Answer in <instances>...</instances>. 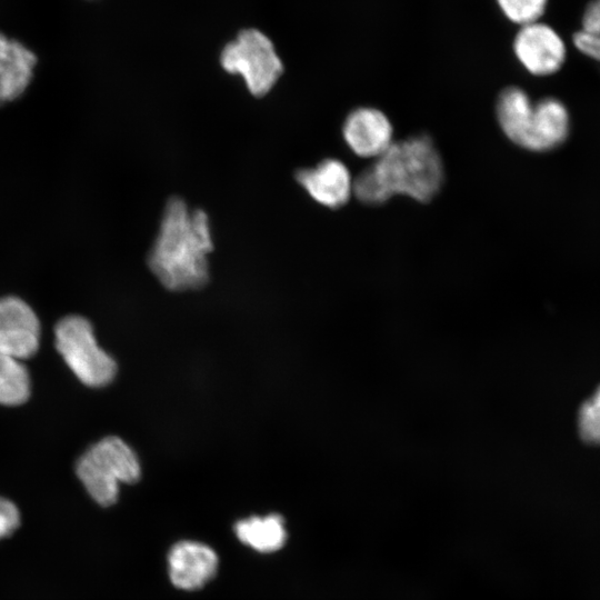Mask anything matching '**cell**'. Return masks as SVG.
Here are the masks:
<instances>
[{
    "label": "cell",
    "mask_w": 600,
    "mask_h": 600,
    "mask_svg": "<svg viewBox=\"0 0 600 600\" xmlns=\"http://www.w3.org/2000/svg\"><path fill=\"white\" fill-rule=\"evenodd\" d=\"M213 250L208 214L190 209L179 197L168 200L159 232L148 256L152 273L172 291L198 289L209 280Z\"/></svg>",
    "instance_id": "cell-1"
},
{
    "label": "cell",
    "mask_w": 600,
    "mask_h": 600,
    "mask_svg": "<svg viewBox=\"0 0 600 600\" xmlns=\"http://www.w3.org/2000/svg\"><path fill=\"white\" fill-rule=\"evenodd\" d=\"M444 181L441 156L427 134L393 141L374 162L353 180V193L369 206L387 202L396 194L429 202Z\"/></svg>",
    "instance_id": "cell-2"
},
{
    "label": "cell",
    "mask_w": 600,
    "mask_h": 600,
    "mask_svg": "<svg viewBox=\"0 0 600 600\" xmlns=\"http://www.w3.org/2000/svg\"><path fill=\"white\" fill-rule=\"evenodd\" d=\"M76 471L92 499L103 507L117 501L120 483H134L141 473L137 454L118 437L90 447L78 459Z\"/></svg>",
    "instance_id": "cell-3"
},
{
    "label": "cell",
    "mask_w": 600,
    "mask_h": 600,
    "mask_svg": "<svg viewBox=\"0 0 600 600\" xmlns=\"http://www.w3.org/2000/svg\"><path fill=\"white\" fill-rule=\"evenodd\" d=\"M58 352L77 378L89 387L110 383L117 364L96 341L91 323L81 316L62 318L54 327Z\"/></svg>",
    "instance_id": "cell-4"
},
{
    "label": "cell",
    "mask_w": 600,
    "mask_h": 600,
    "mask_svg": "<svg viewBox=\"0 0 600 600\" xmlns=\"http://www.w3.org/2000/svg\"><path fill=\"white\" fill-rule=\"evenodd\" d=\"M220 61L227 72L243 78L254 97L267 94L283 72L272 42L254 29L239 32L236 40L223 48Z\"/></svg>",
    "instance_id": "cell-5"
},
{
    "label": "cell",
    "mask_w": 600,
    "mask_h": 600,
    "mask_svg": "<svg viewBox=\"0 0 600 600\" xmlns=\"http://www.w3.org/2000/svg\"><path fill=\"white\" fill-rule=\"evenodd\" d=\"M513 50L523 68L539 77L558 72L567 57L560 34L540 21L521 27L514 38Z\"/></svg>",
    "instance_id": "cell-6"
},
{
    "label": "cell",
    "mask_w": 600,
    "mask_h": 600,
    "mask_svg": "<svg viewBox=\"0 0 600 600\" xmlns=\"http://www.w3.org/2000/svg\"><path fill=\"white\" fill-rule=\"evenodd\" d=\"M40 322L21 299H0V354L18 360L32 357L39 347Z\"/></svg>",
    "instance_id": "cell-7"
},
{
    "label": "cell",
    "mask_w": 600,
    "mask_h": 600,
    "mask_svg": "<svg viewBox=\"0 0 600 600\" xmlns=\"http://www.w3.org/2000/svg\"><path fill=\"white\" fill-rule=\"evenodd\" d=\"M342 136L354 154L376 159L393 142V128L381 110L360 107L347 116Z\"/></svg>",
    "instance_id": "cell-8"
},
{
    "label": "cell",
    "mask_w": 600,
    "mask_h": 600,
    "mask_svg": "<svg viewBox=\"0 0 600 600\" xmlns=\"http://www.w3.org/2000/svg\"><path fill=\"white\" fill-rule=\"evenodd\" d=\"M570 132V116L556 98H544L532 104L519 147L534 151H550L561 146Z\"/></svg>",
    "instance_id": "cell-9"
},
{
    "label": "cell",
    "mask_w": 600,
    "mask_h": 600,
    "mask_svg": "<svg viewBox=\"0 0 600 600\" xmlns=\"http://www.w3.org/2000/svg\"><path fill=\"white\" fill-rule=\"evenodd\" d=\"M296 180L318 203L338 209L353 193V180L347 166L333 158L324 159L314 168L300 169Z\"/></svg>",
    "instance_id": "cell-10"
},
{
    "label": "cell",
    "mask_w": 600,
    "mask_h": 600,
    "mask_svg": "<svg viewBox=\"0 0 600 600\" xmlns=\"http://www.w3.org/2000/svg\"><path fill=\"white\" fill-rule=\"evenodd\" d=\"M172 583L183 590L204 586L217 572L218 557L208 546L196 541L176 543L168 556Z\"/></svg>",
    "instance_id": "cell-11"
},
{
    "label": "cell",
    "mask_w": 600,
    "mask_h": 600,
    "mask_svg": "<svg viewBox=\"0 0 600 600\" xmlns=\"http://www.w3.org/2000/svg\"><path fill=\"white\" fill-rule=\"evenodd\" d=\"M36 62L32 51L0 33V104L12 101L24 92Z\"/></svg>",
    "instance_id": "cell-12"
},
{
    "label": "cell",
    "mask_w": 600,
    "mask_h": 600,
    "mask_svg": "<svg viewBox=\"0 0 600 600\" xmlns=\"http://www.w3.org/2000/svg\"><path fill=\"white\" fill-rule=\"evenodd\" d=\"M238 539L260 552H273L280 549L287 538L284 520L279 514L250 517L234 526Z\"/></svg>",
    "instance_id": "cell-13"
},
{
    "label": "cell",
    "mask_w": 600,
    "mask_h": 600,
    "mask_svg": "<svg viewBox=\"0 0 600 600\" xmlns=\"http://www.w3.org/2000/svg\"><path fill=\"white\" fill-rule=\"evenodd\" d=\"M532 102L527 92L518 87L502 90L497 100V119L503 133L519 146Z\"/></svg>",
    "instance_id": "cell-14"
},
{
    "label": "cell",
    "mask_w": 600,
    "mask_h": 600,
    "mask_svg": "<svg viewBox=\"0 0 600 600\" xmlns=\"http://www.w3.org/2000/svg\"><path fill=\"white\" fill-rule=\"evenodd\" d=\"M30 396V377L21 360L0 354V404L19 406Z\"/></svg>",
    "instance_id": "cell-15"
},
{
    "label": "cell",
    "mask_w": 600,
    "mask_h": 600,
    "mask_svg": "<svg viewBox=\"0 0 600 600\" xmlns=\"http://www.w3.org/2000/svg\"><path fill=\"white\" fill-rule=\"evenodd\" d=\"M572 41L581 53L600 62V0L587 4Z\"/></svg>",
    "instance_id": "cell-16"
},
{
    "label": "cell",
    "mask_w": 600,
    "mask_h": 600,
    "mask_svg": "<svg viewBox=\"0 0 600 600\" xmlns=\"http://www.w3.org/2000/svg\"><path fill=\"white\" fill-rule=\"evenodd\" d=\"M548 0H498L506 17L514 23L527 26L539 21Z\"/></svg>",
    "instance_id": "cell-17"
},
{
    "label": "cell",
    "mask_w": 600,
    "mask_h": 600,
    "mask_svg": "<svg viewBox=\"0 0 600 600\" xmlns=\"http://www.w3.org/2000/svg\"><path fill=\"white\" fill-rule=\"evenodd\" d=\"M579 431L583 441L600 444V386L579 411Z\"/></svg>",
    "instance_id": "cell-18"
},
{
    "label": "cell",
    "mask_w": 600,
    "mask_h": 600,
    "mask_svg": "<svg viewBox=\"0 0 600 600\" xmlns=\"http://www.w3.org/2000/svg\"><path fill=\"white\" fill-rule=\"evenodd\" d=\"M19 526V509L9 499L0 497V540L11 536Z\"/></svg>",
    "instance_id": "cell-19"
}]
</instances>
